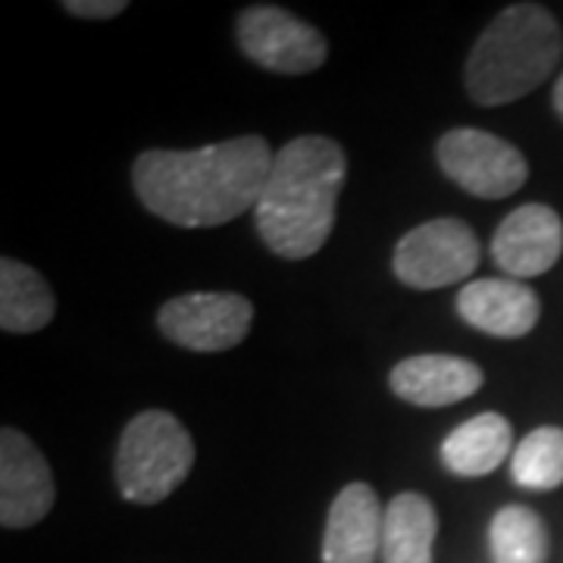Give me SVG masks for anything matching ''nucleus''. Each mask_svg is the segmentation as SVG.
<instances>
[{"instance_id":"nucleus-1","label":"nucleus","mask_w":563,"mask_h":563,"mask_svg":"<svg viewBox=\"0 0 563 563\" xmlns=\"http://www.w3.org/2000/svg\"><path fill=\"white\" fill-rule=\"evenodd\" d=\"M273 157L261 135L198 151H144L132 181L154 217L181 229H213L257 207Z\"/></svg>"},{"instance_id":"nucleus-2","label":"nucleus","mask_w":563,"mask_h":563,"mask_svg":"<svg viewBox=\"0 0 563 563\" xmlns=\"http://www.w3.org/2000/svg\"><path fill=\"white\" fill-rule=\"evenodd\" d=\"M347 161L339 141L301 135L273 157L254 207L257 232L285 261L313 257L329 242Z\"/></svg>"},{"instance_id":"nucleus-3","label":"nucleus","mask_w":563,"mask_h":563,"mask_svg":"<svg viewBox=\"0 0 563 563\" xmlns=\"http://www.w3.org/2000/svg\"><path fill=\"white\" fill-rule=\"evenodd\" d=\"M561 57L563 32L551 10L514 3L476 41L466 63V91L483 107L520 101L548 81Z\"/></svg>"},{"instance_id":"nucleus-4","label":"nucleus","mask_w":563,"mask_h":563,"mask_svg":"<svg viewBox=\"0 0 563 563\" xmlns=\"http://www.w3.org/2000/svg\"><path fill=\"white\" fill-rule=\"evenodd\" d=\"M195 466L188 429L166 410H144L125 426L117 448V483L125 501L161 504Z\"/></svg>"},{"instance_id":"nucleus-5","label":"nucleus","mask_w":563,"mask_h":563,"mask_svg":"<svg viewBox=\"0 0 563 563\" xmlns=\"http://www.w3.org/2000/svg\"><path fill=\"white\" fill-rule=\"evenodd\" d=\"M435 154L448 179L488 201L510 198L529 179L523 151L483 129H451Z\"/></svg>"},{"instance_id":"nucleus-6","label":"nucleus","mask_w":563,"mask_h":563,"mask_svg":"<svg viewBox=\"0 0 563 563\" xmlns=\"http://www.w3.org/2000/svg\"><path fill=\"white\" fill-rule=\"evenodd\" d=\"M479 266V239L461 220H429L395 247V276L420 291L470 279Z\"/></svg>"},{"instance_id":"nucleus-7","label":"nucleus","mask_w":563,"mask_h":563,"mask_svg":"<svg viewBox=\"0 0 563 563\" xmlns=\"http://www.w3.org/2000/svg\"><path fill=\"white\" fill-rule=\"evenodd\" d=\"M239 44L251 60L285 73V76H303L313 73L325 63L329 44L322 38L320 29L301 22L295 13L273 7V3H257L247 7L239 16Z\"/></svg>"},{"instance_id":"nucleus-8","label":"nucleus","mask_w":563,"mask_h":563,"mask_svg":"<svg viewBox=\"0 0 563 563\" xmlns=\"http://www.w3.org/2000/svg\"><path fill=\"white\" fill-rule=\"evenodd\" d=\"M254 322V303L229 291H195L161 307L157 325L179 347L188 351H229L244 342Z\"/></svg>"},{"instance_id":"nucleus-9","label":"nucleus","mask_w":563,"mask_h":563,"mask_svg":"<svg viewBox=\"0 0 563 563\" xmlns=\"http://www.w3.org/2000/svg\"><path fill=\"white\" fill-rule=\"evenodd\" d=\"M54 476L35 444L16 429L0 435V523L25 529L41 523L54 507Z\"/></svg>"},{"instance_id":"nucleus-10","label":"nucleus","mask_w":563,"mask_h":563,"mask_svg":"<svg viewBox=\"0 0 563 563\" xmlns=\"http://www.w3.org/2000/svg\"><path fill=\"white\" fill-rule=\"evenodd\" d=\"M563 254V220L548 203H523L498 225L492 257L507 279H536L554 269Z\"/></svg>"},{"instance_id":"nucleus-11","label":"nucleus","mask_w":563,"mask_h":563,"mask_svg":"<svg viewBox=\"0 0 563 563\" xmlns=\"http://www.w3.org/2000/svg\"><path fill=\"white\" fill-rule=\"evenodd\" d=\"M385 507L366 483H351L329 507L322 563H376L383 554Z\"/></svg>"},{"instance_id":"nucleus-12","label":"nucleus","mask_w":563,"mask_h":563,"mask_svg":"<svg viewBox=\"0 0 563 563\" xmlns=\"http://www.w3.org/2000/svg\"><path fill=\"white\" fill-rule=\"evenodd\" d=\"M457 313L485 335L523 339L539 325L542 301L526 282L476 279L461 288Z\"/></svg>"},{"instance_id":"nucleus-13","label":"nucleus","mask_w":563,"mask_h":563,"mask_svg":"<svg viewBox=\"0 0 563 563\" xmlns=\"http://www.w3.org/2000/svg\"><path fill=\"white\" fill-rule=\"evenodd\" d=\"M483 388V369L466 357L420 354L391 369V391L417 407H448Z\"/></svg>"},{"instance_id":"nucleus-14","label":"nucleus","mask_w":563,"mask_h":563,"mask_svg":"<svg viewBox=\"0 0 563 563\" xmlns=\"http://www.w3.org/2000/svg\"><path fill=\"white\" fill-rule=\"evenodd\" d=\"M514 451V429L501 413L488 410L457 426L442 444V461L457 476H488Z\"/></svg>"},{"instance_id":"nucleus-15","label":"nucleus","mask_w":563,"mask_h":563,"mask_svg":"<svg viewBox=\"0 0 563 563\" xmlns=\"http://www.w3.org/2000/svg\"><path fill=\"white\" fill-rule=\"evenodd\" d=\"M54 291L32 266L3 257L0 261V325L3 332L29 335L54 320Z\"/></svg>"},{"instance_id":"nucleus-16","label":"nucleus","mask_w":563,"mask_h":563,"mask_svg":"<svg viewBox=\"0 0 563 563\" xmlns=\"http://www.w3.org/2000/svg\"><path fill=\"white\" fill-rule=\"evenodd\" d=\"M439 520L422 495L404 492L385 510L383 563H432Z\"/></svg>"},{"instance_id":"nucleus-17","label":"nucleus","mask_w":563,"mask_h":563,"mask_svg":"<svg viewBox=\"0 0 563 563\" xmlns=\"http://www.w3.org/2000/svg\"><path fill=\"white\" fill-rule=\"evenodd\" d=\"M488 544L495 563H544L548 561V526L523 504H510L495 514L488 526Z\"/></svg>"},{"instance_id":"nucleus-18","label":"nucleus","mask_w":563,"mask_h":563,"mask_svg":"<svg viewBox=\"0 0 563 563\" xmlns=\"http://www.w3.org/2000/svg\"><path fill=\"white\" fill-rule=\"evenodd\" d=\"M510 476L529 492H554L563 485V429L539 426L514 448Z\"/></svg>"},{"instance_id":"nucleus-19","label":"nucleus","mask_w":563,"mask_h":563,"mask_svg":"<svg viewBox=\"0 0 563 563\" xmlns=\"http://www.w3.org/2000/svg\"><path fill=\"white\" fill-rule=\"evenodd\" d=\"M66 13L81 16V20H113L129 7L125 0H66Z\"/></svg>"},{"instance_id":"nucleus-20","label":"nucleus","mask_w":563,"mask_h":563,"mask_svg":"<svg viewBox=\"0 0 563 563\" xmlns=\"http://www.w3.org/2000/svg\"><path fill=\"white\" fill-rule=\"evenodd\" d=\"M554 113H558L563 122V73L558 76V85H554Z\"/></svg>"}]
</instances>
